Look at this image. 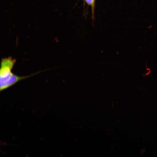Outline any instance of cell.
I'll list each match as a JSON object with an SVG mask.
<instances>
[{"mask_svg": "<svg viewBox=\"0 0 157 157\" xmlns=\"http://www.w3.org/2000/svg\"><path fill=\"white\" fill-rule=\"evenodd\" d=\"M31 76H21L13 74L10 79L6 83L0 85V91H2L12 86L19 81Z\"/></svg>", "mask_w": 157, "mask_h": 157, "instance_id": "obj_2", "label": "cell"}, {"mask_svg": "<svg viewBox=\"0 0 157 157\" xmlns=\"http://www.w3.org/2000/svg\"><path fill=\"white\" fill-rule=\"evenodd\" d=\"M84 4H86L88 6H90L91 9L92 18V20L94 19V13L95 8L96 0H83Z\"/></svg>", "mask_w": 157, "mask_h": 157, "instance_id": "obj_3", "label": "cell"}, {"mask_svg": "<svg viewBox=\"0 0 157 157\" xmlns=\"http://www.w3.org/2000/svg\"><path fill=\"white\" fill-rule=\"evenodd\" d=\"M16 60L11 57L2 59L0 70V85L8 81L14 74L11 70Z\"/></svg>", "mask_w": 157, "mask_h": 157, "instance_id": "obj_1", "label": "cell"}]
</instances>
